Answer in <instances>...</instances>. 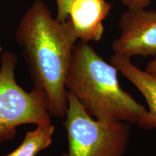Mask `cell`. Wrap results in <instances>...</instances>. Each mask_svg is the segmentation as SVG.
<instances>
[{
	"mask_svg": "<svg viewBox=\"0 0 156 156\" xmlns=\"http://www.w3.org/2000/svg\"><path fill=\"white\" fill-rule=\"evenodd\" d=\"M15 36L34 87L46 98L51 116H65L66 78L78 41L70 20L58 21L43 0H36L21 18Z\"/></svg>",
	"mask_w": 156,
	"mask_h": 156,
	"instance_id": "1",
	"label": "cell"
},
{
	"mask_svg": "<svg viewBox=\"0 0 156 156\" xmlns=\"http://www.w3.org/2000/svg\"><path fill=\"white\" fill-rule=\"evenodd\" d=\"M117 73L89 43L80 41L74 47L66 88L95 119L137 124L147 109L121 87Z\"/></svg>",
	"mask_w": 156,
	"mask_h": 156,
	"instance_id": "2",
	"label": "cell"
},
{
	"mask_svg": "<svg viewBox=\"0 0 156 156\" xmlns=\"http://www.w3.org/2000/svg\"><path fill=\"white\" fill-rule=\"evenodd\" d=\"M64 122L68 150L61 156H123L128 147L130 125L124 122H103L90 116L75 95L67 91Z\"/></svg>",
	"mask_w": 156,
	"mask_h": 156,
	"instance_id": "3",
	"label": "cell"
},
{
	"mask_svg": "<svg viewBox=\"0 0 156 156\" xmlns=\"http://www.w3.org/2000/svg\"><path fill=\"white\" fill-rule=\"evenodd\" d=\"M14 53L2 54L0 68V142L11 140L17 126L51 123V114L44 93L34 87L27 92L17 83Z\"/></svg>",
	"mask_w": 156,
	"mask_h": 156,
	"instance_id": "4",
	"label": "cell"
},
{
	"mask_svg": "<svg viewBox=\"0 0 156 156\" xmlns=\"http://www.w3.org/2000/svg\"><path fill=\"white\" fill-rule=\"evenodd\" d=\"M120 34L112 43L115 54L156 56V10L127 9L119 23Z\"/></svg>",
	"mask_w": 156,
	"mask_h": 156,
	"instance_id": "5",
	"label": "cell"
},
{
	"mask_svg": "<svg viewBox=\"0 0 156 156\" xmlns=\"http://www.w3.org/2000/svg\"><path fill=\"white\" fill-rule=\"evenodd\" d=\"M112 5L106 0H75L70 5L69 17L78 40L99 41L104 33L103 22Z\"/></svg>",
	"mask_w": 156,
	"mask_h": 156,
	"instance_id": "6",
	"label": "cell"
},
{
	"mask_svg": "<svg viewBox=\"0 0 156 156\" xmlns=\"http://www.w3.org/2000/svg\"><path fill=\"white\" fill-rule=\"evenodd\" d=\"M111 63L131 82L147 101V113L138 122V126L145 129H156V77L136 67L128 56L114 54Z\"/></svg>",
	"mask_w": 156,
	"mask_h": 156,
	"instance_id": "7",
	"label": "cell"
},
{
	"mask_svg": "<svg viewBox=\"0 0 156 156\" xmlns=\"http://www.w3.org/2000/svg\"><path fill=\"white\" fill-rule=\"evenodd\" d=\"M54 126L51 123L37 125L36 129L27 132L20 145L5 156H36L52 143Z\"/></svg>",
	"mask_w": 156,
	"mask_h": 156,
	"instance_id": "8",
	"label": "cell"
},
{
	"mask_svg": "<svg viewBox=\"0 0 156 156\" xmlns=\"http://www.w3.org/2000/svg\"><path fill=\"white\" fill-rule=\"evenodd\" d=\"M75 0H56L57 14L56 18L58 21L64 22L69 17V9L70 5Z\"/></svg>",
	"mask_w": 156,
	"mask_h": 156,
	"instance_id": "9",
	"label": "cell"
},
{
	"mask_svg": "<svg viewBox=\"0 0 156 156\" xmlns=\"http://www.w3.org/2000/svg\"><path fill=\"white\" fill-rule=\"evenodd\" d=\"M152 0H121L122 3L127 9H142L147 8Z\"/></svg>",
	"mask_w": 156,
	"mask_h": 156,
	"instance_id": "10",
	"label": "cell"
},
{
	"mask_svg": "<svg viewBox=\"0 0 156 156\" xmlns=\"http://www.w3.org/2000/svg\"><path fill=\"white\" fill-rule=\"evenodd\" d=\"M145 71L151 74V75L156 77V58L148 63Z\"/></svg>",
	"mask_w": 156,
	"mask_h": 156,
	"instance_id": "11",
	"label": "cell"
},
{
	"mask_svg": "<svg viewBox=\"0 0 156 156\" xmlns=\"http://www.w3.org/2000/svg\"><path fill=\"white\" fill-rule=\"evenodd\" d=\"M2 51H3V49H2V46H0V54H1L2 52Z\"/></svg>",
	"mask_w": 156,
	"mask_h": 156,
	"instance_id": "12",
	"label": "cell"
}]
</instances>
